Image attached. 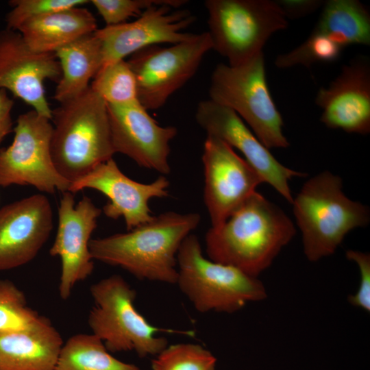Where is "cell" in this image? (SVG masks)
I'll return each mask as SVG.
<instances>
[{"label": "cell", "instance_id": "1", "mask_svg": "<svg viewBox=\"0 0 370 370\" xmlns=\"http://www.w3.org/2000/svg\"><path fill=\"white\" fill-rule=\"evenodd\" d=\"M295 233L288 215L256 191L223 225L208 230L206 251L210 260L258 278Z\"/></svg>", "mask_w": 370, "mask_h": 370}, {"label": "cell", "instance_id": "2", "mask_svg": "<svg viewBox=\"0 0 370 370\" xmlns=\"http://www.w3.org/2000/svg\"><path fill=\"white\" fill-rule=\"evenodd\" d=\"M200 220L195 212H163L128 232L91 239L90 252L93 260L120 267L139 280L175 284L178 250Z\"/></svg>", "mask_w": 370, "mask_h": 370}, {"label": "cell", "instance_id": "3", "mask_svg": "<svg viewBox=\"0 0 370 370\" xmlns=\"http://www.w3.org/2000/svg\"><path fill=\"white\" fill-rule=\"evenodd\" d=\"M51 153L58 173L71 183L115 153L106 102L89 87L53 110Z\"/></svg>", "mask_w": 370, "mask_h": 370}, {"label": "cell", "instance_id": "4", "mask_svg": "<svg viewBox=\"0 0 370 370\" xmlns=\"http://www.w3.org/2000/svg\"><path fill=\"white\" fill-rule=\"evenodd\" d=\"M307 259L332 255L352 230L370 221L369 208L348 198L342 179L329 171L308 180L292 202Z\"/></svg>", "mask_w": 370, "mask_h": 370}, {"label": "cell", "instance_id": "5", "mask_svg": "<svg viewBox=\"0 0 370 370\" xmlns=\"http://www.w3.org/2000/svg\"><path fill=\"white\" fill-rule=\"evenodd\" d=\"M90 293L94 306L88 324L110 352L134 351L140 358L155 356L168 345L165 332L193 336V331H180L151 325L135 308L136 291L119 275L93 284Z\"/></svg>", "mask_w": 370, "mask_h": 370}, {"label": "cell", "instance_id": "6", "mask_svg": "<svg viewBox=\"0 0 370 370\" xmlns=\"http://www.w3.org/2000/svg\"><path fill=\"white\" fill-rule=\"evenodd\" d=\"M180 291L199 312L232 313L247 303L267 297L258 278L241 270L206 258L197 236L189 234L177 255Z\"/></svg>", "mask_w": 370, "mask_h": 370}, {"label": "cell", "instance_id": "7", "mask_svg": "<svg viewBox=\"0 0 370 370\" xmlns=\"http://www.w3.org/2000/svg\"><path fill=\"white\" fill-rule=\"evenodd\" d=\"M210 99L234 111L269 149L289 146L284 121L270 93L263 52L248 62L214 68L209 87Z\"/></svg>", "mask_w": 370, "mask_h": 370}, {"label": "cell", "instance_id": "8", "mask_svg": "<svg viewBox=\"0 0 370 370\" xmlns=\"http://www.w3.org/2000/svg\"><path fill=\"white\" fill-rule=\"evenodd\" d=\"M204 5L212 49L232 66L263 52L269 38L288 25L275 1L207 0Z\"/></svg>", "mask_w": 370, "mask_h": 370}, {"label": "cell", "instance_id": "9", "mask_svg": "<svg viewBox=\"0 0 370 370\" xmlns=\"http://www.w3.org/2000/svg\"><path fill=\"white\" fill-rule=\"evenodd\" d=\"M211 49L210 36L205 32L183 42L151 45L131 55L127 62L136 79L139 103L147 110L162 108L194 76Z\"/></svg>", "mask_w": 370, "mask_h": 370}, {"label": "cell", "instance_id": "10", "mask_svg": "<svg viewBox=\"0 0 370 370\" xmlns=\"http://www.w3.org/2000/svg\"><path fill=\"white\" fill-rule=\"evenodd\" d=\"M51 121L33 110L18 116L12 143L0 149V186H32L51 194L69 191L71 182L52 160Z\"/></svg>", "mask_w": 370, "mask_h": 370}, {"label": "cell", "instance_id": "11", "mask_svg": "<svg viewBox=\"0 0 370 370\" xmlns=\"http://www.w3.org/2000/svg\"><path fill=\"white\" fill-rule=\"evenodd\" d=\"M352 45H370V13L358 0L324 2L309 37L294 49L277 56L275 65L288 69L314 63L333 62Z\"/></svg>", "mask_w": 370, "mask_h": 370}, {"label": "cell", "instance_id": "12", "mask_svg": "<svg viewBox=\"0 0 370 370\" xmlns=\"http://www.w3.org/2000/svg\"><path fill=\"white\" fill-rule=\"evenodd\" d=\"M187 2L162 0L133 21L97 29L95 33L101 42L103 65L125 60L148 46L174 45L193 38L196 34L184 32L196 20L190 10L183 8Z\"/></svg>", "mask_w": 370, "mask_h": 370}, {"label": "cell", "instance_id": "13", "mask_svg": "<svg viewBox=\"0 0 370 370\" xmlns=\"http://www.w3.org/2000/svg\"><path fill=\"white\" fill-rule=\"evenodd\" d=\"M204 203L211 227L223 225L263 182L258 172L221 139L207 136L204 143Z\"/></svg>", "mask_w": 370, "mask_h": 370}, {"label": "cell", "instance_id": "14", "mask_svg": "<svg viewBox=\"0 0 370 370\" xmlns=\"http://www.w3.org/2000/svg\"><path fill=\"white\" fill-rule=\"evenodd\" d=\"M195 119L207 136L218 138L241 151L263 182L270 184L292 204L289 181L306 174L281 164L234 111L208 99L198 103Z\"/></svg>", "mask_w": 370, "mask_h": 370}, {"label": "cell", "instance_id": "15", "mask_svg": "<svg viewBox=\"0 0 370 370\" xmlns=\"http://www.w3.org/2000/svg\"><path fill=\"white\" fill-rule=\"evenodd\" d=\"M62 193L58 230L49 254L60 258L59 295L66 300L75 284L87 279L93 271L89 243L102 211L86 195L75 205L74 193Z\"/></svg>", "mask_w": 370, "mask_h": 370}, {"label": "cell", "instance_id": "16", "mask_svg": "<svg viewBox=\"0 0 370 370\" xmlns=\"http://www.w3.org/2000/svg\"><path fill=\"white\" fill-rule=\"evenodd\" d=\"M60 77L55 53L33 51L16 31L7 28L0 31V89L51 120L53 110L46 98L44 84L47 79L58 83Z\"/></svg>", "mask_w": 370, "mask_h": 370}, {"label": "cell", "instance_id": "17", "mask_svg": "<svg viewBox=\"0 0 370 370\" xmlns=\"http://www.w3.org/2000/svg\"><path fill=\"white\" fill-rule=\"evenodd\" d=\"M169 185L163 175L149 184L134 181L111 158L71 182L69 191L75 193L91 188L103 193L108 199L103 208L104 214L113 219L123 217L127 230H131L153 218L149 201L152 198L168 197Z\"/></svg>", "mask_w": 370, "mask_h": 370}, {"label": "cell", "instance_id": "18", "mask_svg": "<svg viewBox=\"0 0 370 370\" xmlns=\"http://www.w3.org/2000/svg\"><path fill=\"white\" fill-rule=\"evenodd\" d=\"M107 108L114 152L127 156L140 166L163 175L170 173V143L177 128L159 125L139 101L107 105Z\"/></svg>", "mask_w": 370, "mask_h": 370}, {"label": "cell", "instance_id": "19", "mask_svg": "<svg viewBox=\"0 0 370 370\" xmlns=\"http://www.w3.org/2000/svg\"><path fill=\"white\" fill-rule=\"evenodd\" d=\"M53 211L41 194L16 201L0 209V271L31 262L53 229Z\"/></svg>", "mask_w": 370, "mask_h": 370}, {"label": "cell", "instance_id": "20", "mask_svg": "<svg viewBox=\"0 0 370 370\" xmlns=\"http://www.w3.org/2000/svg\"><path fill=\"white\" fill-rule=\"evenodd\" d=\"M316 104L328 128L365 135L370 132V62L358 56L344 65L328 87L319 89Z\"/></svg>", "mask_w": 370, "mask_h": 370}, {"label": "cell", "instance_id": "21", "mask_svg": "<svg viewBox=\"0 0 370 370\" xmlns=\"http://www.w3.org/2000/svg\"><path fill=\"white\" fill-rule=\"evenodd\" d=\"M63 344L44 316L25 329L0 332V370H54Z\"/></svg>", "mask_w": 370, "mask_h": 370}, {"label": "cell", "instance_id": "22", "mask_svg": "<svg viewBox=\"0 0 370 370\" xmlns=\"http://www.w3.org/2000/svg\"><path fill=\"white\" fill-rule=\"evenodd\" d=\"M97 29L93 14L79 6L30 19L16 31L33 51L55 53L64 46L94 33Z\"/></svg>", "mask_w": 370, "mask_h": 370}, {"label": "cell", "instance_id": "23", "mask_svg": "<svg viewBox=\"0 0 370 370\" xmlns=\"http://www.w3.org/2000/svg\"><path fill=\"white\" fill-rule=\"evenodd\" d=\"M95 32L55 52L60 66L61 77L53 98L59 103L75 98L88 90L90 79L102 66V45Z\"/></svg>", "mask_w": 370, "mask_h": 370}, {"label": "cell", "instance_id": "24", "mask_svg": "<svg viewBox=\"0 0 370 370\" xmlns=\"http://www.w3.org/2000/svg\"><path fill=\"white\" fill-rule=\"evenodd\" d=\"M54 370H140L114 358L93 334L71 336L61 349Z\"/></svg>", "mask_w": 370, "mask_h": 370}, {"label": "cell", "instance_id": "25", "mask_svg": "<svg viewBox=\"0 0 370 370\" xmlns=\"http://www.w3.org/2000/svg\"><path fill=\"white\" fill-rule=\"evenodd\" d=\"M90 87L107 105L125 106L138 101L136 79L125 60L103 65Z\"/></svg>", "mask_w": 370, "mask_h": 370}, {"label": "cell", "instance_id": "26", "mask_svg": "<svg viewBox=\"0 0 370 370\" xmlns=\"http://www.w3.org/2000/svg\"><path fill=\"white\" fill-rule=\"evenodd\" d=\"M217 359L195 343L167 345L151 360L152 370H215Z\"/></svg>", "mask_w": 370, "mask_h": 370}, {"label": "cell", "instance_id": "27", "mask_svg": "<svg viewBox=\"0 0 370 370\" xmlns=\"http://www.w3.org/2000/svg\"><path fill=\"white\" fill-rule=\"evenodd\" d=\"M40 317L28 306L25 294L12 281L0 280V332L25 329Z\"/></svg>", "mask_w": 370, "mask_h": 370}, {"label": "cell", "instance_id": "28", "mask_svg": "<svg viewBox=\"0 0 370 370\" xmlns=\"http://www.w3.org/2000/svg\"><path fill=\"white\" fill-rule=\"evenodd\" d=\"M88 2L86 0H12L9 1L11 9L5 16L6 28L16 31L30 19L79 7Z\"/></svg>", "mask_w": 370, "mask_h": 370}, {"label": "cell", "instance_id": "29", "mask_svg": "<svg viewBox=\"0 0 370 370\" xmlns=\"http://www.w3.org/2000/svg\"><path fill=\"white\" fill-rule=\"evenodd\" d=\"M162 0H91L106 26L127 22L132 17H138L149 8Z\"/></svg>", "mask_w": 370, "mask_h": 370}, {"label": "cell", "instance_id": "30", "mask_svg": "<svg viewBox=\"0 0 370 370\" xmlns=\"http://www.w3.org/2000/svg\"><path fill=\"white\" fill-rule=\"evenodd\" d=\"M346 258L357 264L360 271V284L357 292L348 297L354 306L370 311V255L369 253L349 249Z\"/></svg>", "mask_w": 370, "mask_h": 370}, {"label": "cell", "instance_id": "31", "mask_svg": "<svg viewBox=\"0 0 370 370\" xmlns=\"http://www.w3.org/2000/svg\"><path fill=\"white\" fill-rule=\"evenodd\" d=\"M275 1L287 19L306 16L322 8L325 2L323 0H277Z\"/></svg>", "mask_w": 370, "mask_h": 370}, {"label": "cell", "instance_id": "32", "mask_svg": "<svg viewBox=\"0 0 370 370\" xmlns=\"http://www.w3.org/2000/svg\"><path fill=\"white\" fill-rule=\"evenodd\" d=\"M14 104L8 92L0 89V145L5 136L13 131L11 112Z\"/></svg>", "mask_w": 370, "mask_h": 370}]
</instances>
